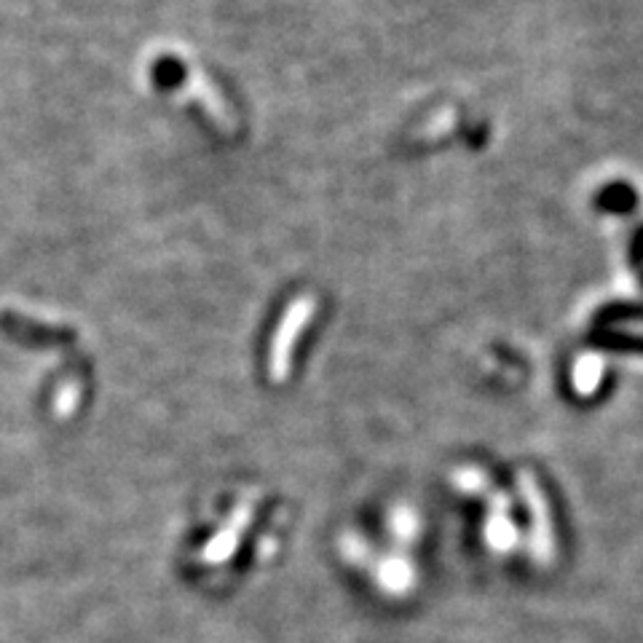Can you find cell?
Returning <instances> with one entry per match:
<instances>
[{
    "label": "cell",
    "mask_w": 643,
    "mask_h": 643,
    "mask_svg": "<svg viewBox=\"0 0 643 643\" xmlns=\"http://www.w3.org/2000/svg\"><path fill=\"white\" fill-rule=\"evenodd\" d=\"M523 483H526V499L528 507H531V520H534V555L539 563H547L552 555L550 518H547L542 496H539V491L531 485V480H523Z\"/></svg>",
    "instance_id": "cell-1"
}]
</instances>
